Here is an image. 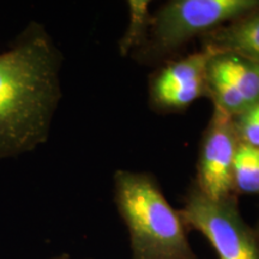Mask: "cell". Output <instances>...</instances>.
Instances as JSON below:
<instances>
[{
  "label": "cell",
  "instance_id": "3957f363",
  "mask_svg": "<svg viewBox=\"0 0 259 259\" xmlns=\"http://www.w3.org/2000/svg\"><path fill=\"white\" fill-rule=\"evenodd\" d=\"M258 5V0H171L153 15L147 41L136 53L150 59L164 57Z\"/></svg>",
  "mask_w": 259,
  "mask_h": 259
},
{
  "label": "cell",
  "instance_id": "4fadbf2b",
  "mask_svg": "<svg viewBox=\"0 0 259 259\" xmlns=\"http://www.w3.org/2000/svg\"><path fill=\"white\" fill-rule=\"evenodd\" d=\"M258 232H259V225H258Z\"/></svg>",
  "mask_w": 259,
  "mask_h": 259
},
{
  "label": "cell",
  "instance_id": "8fae6325",
  "mask_svg": "<svg viewBox=\"0 0 259 259\" xmlns=\"http://www.w3.org/2000/svg\"><path fill=\"white\" fill-rule=\"evenodd\" d=\"M240 142L259 148V102L233 118Z\"/></svg>",
  "mask_w": 259,
  "mask_h": 259
},
{
  "label": "cell",
  "instance_id": "ba28073f",
  "mask_svg": "<svg viewBox=\"0 0 259 259\" xmlns=\"http://www.w3.org/2000/svg\"><path fill=\"white\" fill-rule=\"evenodd\" d=\"M200 37L203 51L234 54L259 64V5Z\"/></svg>",
  "mask_w": 259,
  "mask_h": 259
},
{
  "label": "cell",
  "instance_id": "30bf717a",
  "mask_svg": "<svg viewBox=\"0 0 259 259\" xmlns=\"http://www.w3.org/2000/svg\"><path fill=\"white\" fill-rule=\"evenodd\" d=\"M233 189L240 193H259V148L239 143L233 163Z\"/></svg>",
  "mask_w": 259,
  "mask_h": 259
},
{
  "label": "cell",
  "instance_id": "5b68a950",
  "mask_svg": "<svg viewBox=\"0 0 259 259\" xmlns=\"http://www.w3.org/2000/svg\"><path fill=\"white\" fill-rule=\"evenodd\" d=\"M239 143L240 138L232 116L213 108L200 144L194 183L209 198L223 199L234 192L233 163Z\"/></svg>",
  "mask_w": 259,
  "mask_h": 259
},
{
  "label": "cell",
  "instance_id": "277c9868",
  "mask_svg": "<svg viewBox=\"0 0 259 259\" xmlns=\"http://www.w3.org/2000/svg\"><path fill=\"white\" fill-rule=\"evenodd\" d=\"M179 211L187 228L208 239L219 259H259V232L242 219L234 194L215 200L193 185Z\"/></svg>",
  "mask_w": 259,
  "mask_h": 259
},
{
  "label": "cell",
  "instance_id": "9c48e42d",
  "mask_svg": "<svg viewBox=\"0 0 259 259\" xmlns=\"http://www.w3.org/2000/svg\"><path fill=\"white\" fill-rule=\"evenodd\" d=\"M128 24L119 41V53L126 57L139 50L147 41L150 31L153 14L150 12V2L148 0H130Z\"/></svg>",
  "mask_w": 259,
  "mask_h": 259
},
{
  "label": "cell",
  "instance_id": "8992f818",
  "mask_svg": "<svg viewBox=\"0 0 259 259\" xmlns=\"http://www.w3.org/2000/svg\"><path fill=\"white\" fill-rule=\"evenodd\" d=\"M206 92L213 108L234 118L259 102V64L234 54H211Z\"/></svg>",
  "mask_w": 259,
  "mask_h": 259
},
{
  "label": "cell",
  "instance_id": "6da1fadb",
  "mask_svg": "<svg viewBox=\"0 0 259 259\" xmlns=\"http://www.w3.org/2000/svg\"><path fill=\"white\" fill-rule=\"evenodd\" d=\"M61 64L60 51L37 22L0 53V161L35 150L48 139L61 99Z\"/></svg>",
  "mask_w": 259,
  "mask_h": 259
},
{
  "label": "cell",
  "instance_id": "52a82bcc",
  "mask_svg": "<svg viewBox=\"0 0 259 259\" xmlns=\"http://www.w3.org/2000/svg\"><path fill=\"white\" fill-rule=\"evenodd\" d=\"M211 53L200 51L166 65L151 77L149 96L155 108L163 112L186 109L206 92V66Z\"/></svg>",
  "mask_w": 259,
  "mask_h": 259
},
{
  "label": "cell",
  "instance_id": "7c38bea8",
  "mask_svg": "<svg viewBox=\"0 0 259 259\" xmlns=\"http://www.w3.org/2000/svg\"><path fill=\"white\" fill-rule=\"evenodd\" d=\"M51 259H71L69 254H61V255H57V257H53Z\"/></svg>",
  "mask_w": 259,
  "mask_h": 259
},
{
  "label": "cell",
  "instance_id": "7a4b0ae2",
  "mask_svg": "<svg viewBox=\"0 0 259 259\" xmlns=\"http://www.w3.org/2000/svg\"><path fill=\"white\" fill-rule=\"evenodd\" d=\"M114 199L128 231L132 259H197L187 227L148 173L119 169Z\"/></svg>",
  "mask_w": 259,
  "mask_h": 259
}]
</instances>
